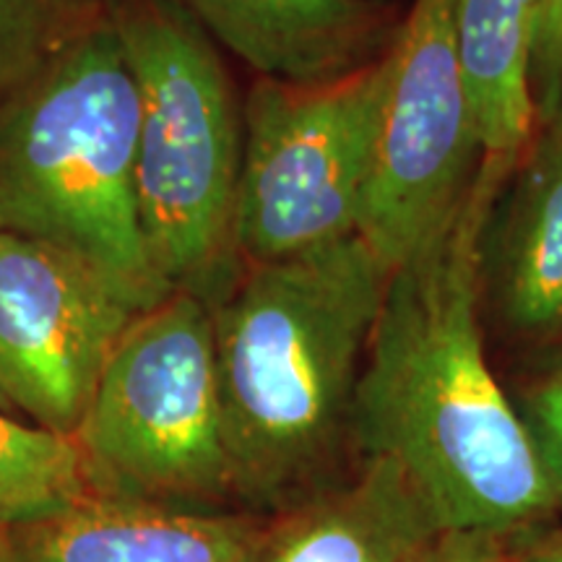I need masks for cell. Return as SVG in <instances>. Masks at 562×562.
<instances>
[{"label": "cell", "mask_w": 562, "mask_h": 562, "mask_svg": "<svg viewBox=\"0 0 562 562\" xmlns=\"http://www.w3.org/2000/svg\"><path fill=\"white\" fill-rule=\"evenodd\" d=\"M480 281L510 334L562 344V136L550 125L521 151L492 206Z\"/></svg>", "instance_id": "9c48e42d"}, {"label": "cell", "mask_w": 562, "mask_h": 562, "mask_svg": "<svg viewBox=\"0 0 562 562\" xmlns=\"http://www.w3.org/2000/svg\"><path fill=\"white\" fill-rule=\"evenodd\" d=\"M513 165L484 154L446 224L393 269L351 406V448L396 463L440 529L524 533L560 516L480 326L484 224Z\"/></svg>", "instance_id": "6da1fadb"}, {"label": "cell", "mask_w": 562, "mask_h": 562, "mask_svg": "<svg viewBox=\"0 0 562 562\" xmlns=\"http://www.w3.org/2000/svg\"><path fill=\"white\" fill-rule=\"evenodd\" d=\"M562 513V344H552L513 396Z\"/></svg>", "instance_id": "2e32d148"}, {"label": "cell", "mask_w": 562, "mask_h": 562, "mask_svg": "<svg viewBox=\"0 0 562 562\" xmlns=\"http://www.w3.org/2000/svg\"><path fill=\"white\" fill-rule=\"evenodd\" d=\"M542 0H461L459 58L487 157L518 159L539 121L531 94Z\"/></svg>", "instance_id": "4fadbf2b"}, {"label": "cell", "mask_w": 562, "mask_h": 562, "mask_svg": "<svg viewBox=\"0 0 562 562\" xmlns=\"http://www.w3.org/2000/svg\"><path fill=\"white\" fill-rule=\"evenodd\" d=\"M138 87L136 193L170 292L214 307L243 271L235 206L243 108L220 45L175 0H104Z\"/></svg>", "instance_id": "277c9868"}, {"label": "cell", "mask_w": 562, "mask_h": 562, "mask_svg": "<svg viewBox=\"0 0 562 562\" xmlns=\"http://www.w3.org/2000/svg\"><path fill=\"white\" fill-rule=\"evenodd\" d=\"M562 76V0H542L537 42H533L531 94L537 108L539 128L550 125L554 102H558Z\"/></svg>", "instance_id": "ac0fdd59"}, {"label": "cell", "mask_w": 562, "mask_h": 562, "mask_svg": "<svg viewBox=\"0 0 562 562\" xmlns=\"http://www.w3.org/2000/svg\"><path fill=\"white\" fill-rule=\"evenodd\" d=\"M263 516L87 495L0 537L13 562H250Z\"/></svg>", "instance_id": "30bf717a"}, {"label": "cell", "mask_w": 562, "mask_h": 562, "mask_svg": "<svg viewBox=\"0 0 562 562\" xmlns=\"http://www.w3.org/2000/svg\"><path fill=\"white\" fill-rule=\"evenodd\" d=\"M74 442L91 495L178 510H240L206 302L175 292L131 323Z\"/></svg>", "instance_id": "5b68a950"}, {"label": "cell", "mask_w": 562, "mask_h": 562, "mask_svg": "<svg viewBox=\"0 0 562 562\" xmlns=\"http://www.w3.org/2000/svg\"><path fill=\"white\" fill-rule=\"evenodd\" d=\"M461 0H414L389 45L375 172L360 237L391 269L446 224L484 151L459 58Z\"/></svg>", "instance_id": "52a82bcc"}, {"label": "cell", "mask_w": 562, "mask_h": 562, "mask_svg": "<svg viewBox=\"0 0 562 562\" xmlns=\"http://www.w3.org/2000/svg\"><path fill=\"white\" fill-rule=\"evenodd\" d=\"M0 562H13V560L9 558V554H5V550H3V547H0Z\"/></svg>", "instance_id": "44dd1931"}, {"label": "cell", "mask_w": 562, "mask_h": 562, "mask_svg": "<svg viewBox=\"0 0 562 562\" xmlns=\"http://www.w3.org/2000/svg\"><path fill=\"white\" fill-rule=\"evenodd\" d=\"M0 406H5V409H11L9 404H5V398H3V393H0Z\"/></svg>", "instance_id": "7402d4cb"}, {"label": "cell", "mask_w": 562, "mask_h": 562, "mask_svg": "<svg viewBox=\"0 0 562 562\" xmlns=\"http://www.w3.org/2000/svg\"><path fill=\"white\" fill-rule=\"evenodd\" d=\"M258 79L318 83L368 66L391 45L381 0H175Z\"/></svg>", "instance_id": "8fae6325"}, {"label": "cell", "mask_w": 562, "mask_h": 562, "mask_svg": "<svg viewBox=\"0 0 562 562\" xmlns=\"http://www.w3.org/2000/svg\"><path fill=\"white\" fill-rule=\"evenodd\" d=\"M102 0H0V104L30 83Z\"/></svg>", "instance_id": "9a60e30c"}, {"label": "cell", "mask_w": 562, "mask_h": 562, "mask_svg": "<svg viewBox=\"0 0 562 562\" xmlns=\"http://www.w3.org/2000/svg\"><path fill=\"white\" fill-rule=\"evenodd\" d=\"M138 87L104 9L0 104V229L94 269L136 313L170 297L136 193Z\"/></svg>", "instance_id": "3957f363"}, {"label": "cell", "mask_w": 562, "mask_h": 562, "mask_svg": "<svg viewBox=\"0 0 562 562\" xmlns=\"http://www.w3.org/2000/svg\"><path fill=\"white\" fill-rule=\"evenodd\" d=\"M550 128H554L562 136V76H560V89H558V102H554V112H552V121Z\"/></svg>", "instance_id": "ffe728a7"}, {"label": "cell", "mask_w": 562, "mask_h": 562, "mask_svg": "<svg viewBox=\"0 0 562 562\" xmlns=\"http://www.w3.org/2000/svg\"><path fill=\"white\" fill-rule=\"evenodd\" d=\"M389 81V47L331 81L256 79L243 102L235 206L243 266L284 261L360 235Z\"/></svg>", "instance_id": "8992f818"}, {"label": "cell", "mask_w": 562, "mask_h": 562, "mask_svg": "<svg viewBox=\"0 0 562 562\" xmlns=\"http://www.w3.org/2000/svg\"><path fill=\"white\" fill-rule=\"evenodd\" d=\"M435 529L396 463L362 459L349 480L263 516L250 562H406Z\"/></svg>", "instance_id": "7c38bea8"}, {"label": "cell", "mask_w": 562, "mask_h": 562, "mask_svg": "<svg viewBox=\"0 0 562 562\" xmlns=\"http://www.w3.org/2000/svg\"><path fill=\"white\" fill-rule=\"evenodd\" d=\"M393 269L360 235L243 266L214 315L240 510L271 516L341 482L364 351Z\"/></svg>", "instance_id": "7a4b0ae2"}, {"label": "cell", "mask_w": 562, "mask_h": 562, "mask_svg": "<svg viewBox=\"0 0 562 562\" xmlns=\"http://www.w3.org/2000/svg\"><path fill=\"white\" fill-rule=\"evenodd\" d=\"M91 495L74 438L0 406V537Z\"/></svg>", "instance_id": "5bb4252c"}, {"label": "cell", "mask_w": 562, "mask_h": 562, "mask_svg": "<svg viewBox=\"0 0 562 562\" xmlns=\"http://www.w3.org/2000/svg\"><path fill=\"white\" fill-rule=\"evenodd\" d=\"M521 544L529 562H562V526L552 521L524 531Z\"/></svg>", "instance_id": "d6986e66"}, {"label": "cell", "mask_w": 562, "mask_h": 562, "mask_svg": "<svg viewBox=\"0 0 562 562\" xmlns=\"http://www.w3.org/2000/svg\"><path fill=\"white\" fill-rule=\"evenodd\" d=\"M138 315L79 258L0 229V393L34 425L74 438Z\"/></svg>", "instance_id": "ba28073f"}, {"label": "cell", "mask_w": 562, "mask_h": 562, "mask_svg": "<svg viewBox=\"0 0 562 562\" xmlns=\"http://www.w3.org/2000/svg\"><path fill=\"white\" fill-rule=\"evenodd\" d=\"M406 562H529L521 533L435 529Z\"/></svg>", "instance_id": "e0dca14e"}]
</instances>
